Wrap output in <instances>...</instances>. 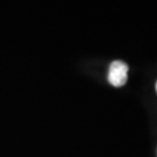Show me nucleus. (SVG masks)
<instances>
[{"mask_svg":"<svg viewBox=\"0 0 157 157\" xmlns=\"http://www.w3.org/2000/svg\"><path fill=\"white\" fill-rule=\"evenodd\" d=\"M108 82L109 84L120 87L127 83L128 78V65L122 61H114L109 65L108 70Z\"/></svg>","mask_w":157,"mask_h":157,"instance_id":"1","label":"nucleus"},{"mask_svg":"<svg viewBox=\"0 0 157 157\" xmlns=\"http://www.w3.org/2000/svg\"><path fill=\"white\" fill-rule=\"evenodd\" d=\"M156 89H157V85H156Z\"/></svg>","mask_w":157,"mask_h":157,"instance_id":"2","label":"nucleus"}]
</instances>
